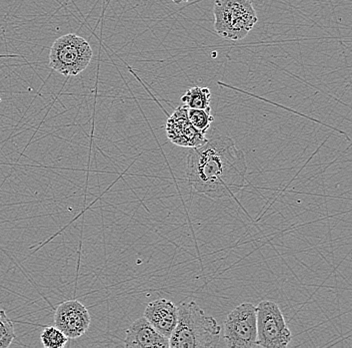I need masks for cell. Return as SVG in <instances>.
<instances>
[{"label":"cell","mask_w":352,"mask_h":348,"mask_svg":"<svg viewBox=\"0 0 352 348\" xmlns=\"http://www.w3.org/2000/svg\"><path fill=\"white\" fill-rule=\"evenodd\" d=\"M223 338L228 347H256V306L245 303L235 307L224 321Z\"/></svg>","instance_id":"6"},{"label":"cell","mask_w":352,"mask_h":348,"mask_svg":"<svg viewBox=\"0 0 352 348\" xmlns=\"http://www.w3.org/2000/svg\"><path fill=\"white\" fill-rule=\"evenodd\" d=\"M94 50L80 35L68 34L58 37L50 52V67L65 76H74L87 70Z\"/></svg>","instance_id":"4"},{"label":"cell","mask_w":352,"mask_h":348,"mask_svg":"<svg viewBox=\"0 0 352 348\" xmlns=\"http://www.w3.org/2000/svg\"><path fill=\"white\" fill-rule=\"evenodd\" d=\"M144 317L158 334L169 339L177 323V306L167 299H157L146 306Z\"/></svg>","instance_id":"9"},{"label":"cell","mask_w":352,"mask_h":348,"mask_svg":"<svg viewBox=\"0 0 352 348\" xmlns=\"http://www.w3.org/2000/svg\"><path fill=\"white\" fill-rule=\"evenodd\" d=\"M187 116L191 125L206 135L210 129L211 123L213 122V116L211 110L188 109L187 108Z\"/></svg>","instance_id":"12"},{"label":"cell","mask_w":352,"mask_h":348,"mask_svg":"<svg viewBox=\"0 0 352 348\" xmlns=\"http://www.w3.org/2000/svg\"><path fill=\"white\" fill-rule=\"evenodd\" d=\"M124 345L133 348H167L169 339L158 334L143 316L134 321L127 329Z\"/></svg>","instance_id":"10"},{"label":"cell","mask_w":352,"mask_h":348,"mask_svg":"<svg viewBox=\"0 0 352 348\" xmlns=\"http://www.w3.org/2000/svg\"><path fill=\"white\" fill-rule=\"evenodd\" d=\"M14 339V325L6 311L0 309V348L10 347Z\"/></svg>","instance_id":"14"},{"label":"cell","mask_w":352,"mask_h":348,"mask_svg":"<svg viewBox=\"0 0 352 348\" xmlns=\"http://www.w3.org/2000/svg\"><path fill=\"white\" fill-rule=\"evenodd\" d=\"M248 161L234 140L214 131L187 156L186 180L193 190L211 199H226L242 190Z\"/></svg>","instance_id":"1"},{"label":"cell","mask_w":352,"mask_h":348,"mask_svg":"<svg viewBox=\"0 0 352 348\" xmlns=\"http://www.w3.org/2000/svg\"><path fill=\"white\" fill-rule=\"evenodd\" d=\"M177 323L169 337L170 348L219 347L221 326L206 314L195 301H182L177 306Z\"/></svg>","instance_id":"2"},{"label":"cell","mask_w":352,"mask_h":348,"mask_svg":"<svg viewBox=\"0 0 352 348\" xmlns=\"http://www.w3.org/2000/svg\"><path fill=\"white\" fill-rule=\"evenodd\" d=\"M256 325L257 347L285 348L292 342V331L274 301L263 300L256 306Z\"/></svg>","instance_id":"5"},{"label":"cell","mask_w":352,"mask_h":348,"mask_svg":"<svg viewBox=\"0 0 352 348\" xmlns=\"http://www.w3.org/2000/svg\"><path fill=\"white\" fill-rule=\"evenodd\" d=\"M41 339L45 348H63L69 340L68 337L55 326L44 328Z\"/></svg>","instance_id":"13"},{"label":"cell","mask_w":352,"mask_h":348,"mask_svg":"<svg viewBox=\"0 0 352 348\" xmlns=\"http://www.w3.org/2000/svg\"><path fill=\"white\" fill-rule=\"evenodd\" d=\"M167 139L175 146L197 147L206 141V136L189 122L186 105H180L168 116L166 122Z\"/></svg>","instance_id":"8"},{"label":"cell","mask_w":352,"mask_h":348,"mask_svg":"<svg viewBox=\"0 0 352 348\" xmlns=\"http://www.w3.org/2000/svg\"><path fill=\"white\" fill-rule=\"evenodd\" d=\"M211 92L208 88L193 87L182 96V101L188 109H210Z\"/></svg>","instance_id":"11"},{"label":"cell","mask_w":352,"mask_h":348,"mask_svg":"<svg viewBox=\"0 0 352 348\" xmlns=\"http://www.w3.org/2000/svg\"><path fill=\"white\" fill-rule=\"evenodd\" d=\"M214 30L228 41H241L258 21L252 0H215Z\"/></svg>","instance_id":"3"},{"label":"cell","mask_w":352,"mask_h":348,"mask_svg":"<svg viewBox=\"0 0 352 348\" xmlns=\"http://www.w3.org/2000/svg\"><path fill=\"white\" fill-rule=\"evenodd\" d=\"M91 323L89 311L78 300L65 301L57 306L54 314V326L63 332L68 339L82 336Z\"/></svg>","instance_id":"7"}]
</instances>
